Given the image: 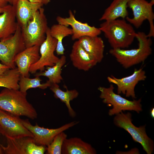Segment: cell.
Returning <instances> with one entry per match:
<instances>
[{
    "label": "cell",
    "mask_w": 154,
    "mask_h": 154,
    "mask_svg": "<svg viewBox=\"0 0 154 154\" xmlns=\"http://www.w3.org/2000/svg\"><path fill=\"white\" fill-rule=\"evenodd\" d=\"M103 32L112 48L123 49L131 44L136 37V33L132 25L125 19L106 21L100 25Z\"/></svg>",
    "instance_id": "cell-1"
},
{
    "label": "cell",
    "mask_w": 154,
    "mask_h": 154,
    "mask_svg": "<svg viewBox=\"0 0 154 154\" xmlns=\"http://www.w3.org/2000/svg\"><path fill=\"white\" fill-rule=\"evenodd\" d=\"M27 96V92L19 90L5 88L0 92V109L15 116L36 119L37 112Z\"/></svg>",
    "instance_id": "cell-2"
},
{
    "label": "cell",
    "mask_w": 154,
    "mask_h": 154,
    "mask_svg": "<svg viewBox=\"0 0 154 154\" xmlns=\"http://www.w3.org/2000/svg\"><path fill=\"white\" fill-rule=\"evenodd\" d=\"M135 38L138 41L137 48L130 50L112 48L109 51L110 54L125 68L143 62L151 53V38L142 32L136 33Z\"/></svg>",
    "instance_id": "cell-3"
},
{
    "label": "cell",
    "mask_w": 154,
    "mask_h": 154,
    "mask_svg": "<svg viewBox=\"0 0 154 154\" xmlns=\"http://www.w3.org/2000/svg\"><path fill=\"white\" fill-rule=\"evenodd\" d=\"M44 12V9L41 7L25 26L21 27L26 48L35 45L40 46L45 39L49 27Z\"/></svg>",
    "instance_id": "cell-4"
},
{
    "label": "cell",
    "mask_w": 154,
    "mask_h": 154,
    "mask_svg": "<svg viewBox=\"0 0 154 154\" xmlns=\"http://www.w3.org/2000/svg\"><path fill=\"white\" fill-rule=\"evenodd\" d=\"M114 89L112 84L108 88L100 86L98 88L100 92V97L103 99V102L112 107L108 112L110 116L116 115L125 110L135 111L138 113L142 111L141 99L128 100L114 93Z\"/></svg>",
    "instance_id": "cell-5"
},
{
    "label": "cell",
    "mask_w": 154,
    "mask_h": 154,
    "mask_svg": "<svg viewBox=\"0 0 154 154\" xmlns=\"http://www.w3.org/2000/svg\"><path fill=\"white\" fill-rule=\"evenodd\" d=\"M131 116L130 113H124L122 112L116 115L114 123L116 126L128 132L135 141L141 145L147 154H152L154 151V142L146 134L145 125L136 127L132 123Z\"/></svg>",
    "instance_id": "cell-6"
},
{
    "label": "cell",
    "mask_w": 154,
    "mask_h": 154,
    "mask_svg": "<svg viewBox=\"0 0 154 154\" xmlns=\"http://www.w3.org/2000/svg\"><path fill=\"white\" fill-rule=\"evenodd\" d=\"M25 48L21 27L18 23L12 36L0 41V60L10 69L14 68L16 67L14 62L16 56Z\"/></svg>",
    "instance_id": "cell-7"
},
{
    "label": "cell",
    "mask_w": 154,
    "mask_h": 154,
    "mask_svg": "<svg viewBox=\"0 0 154 154\" xmlns=\"http://www.w3.org/2000/svg\"><path fill=\"white\" fill-rule=\"evenodd\" d=\"M153 5L146 0H131L127 3L128 7L132 10L133 17H127L125 19L136 28L140 27L144 21L147 20L149 22L150 30L147 35L148 37L154 36V14L152 7Z\"/></svg>",
    "instance_id": "cell-8"
},
{
    "label": "cell",
    "mask_w": 154,
    "mask_h": 154,
    "mask_svg": "<svg viewBox=\"0 0 154 154\" xmlns=\"http://www.w3.org/2000/svg\"><path fill=\"white\" fill-rule=\"evenodd\" d=\"M21 119L0 109V133L6 138L33 137L32 133L23 124Z\"/></svg>",
    "instance_id": "cell-9"
},
{
    "label": "cell",
    "mask_w": 154,
    "mask_h": 154,
    "mask_svg": "<svg viewBox=\"0 0 154 154\" xmlns=\"http://www.w3.org/2000/svg\"><path fill=\"white\" fill-rule=\"evenodd\" d=\"M57 44L56 39L52 37L48 28L46 34V38L40 46V58L30 67L29 72L35 73L38 70H44L45 67L52 66L58 61L59 58L54 54Z\"/></svg>",
    "instance_id": "cell-10"
},
{
    "label": "cell",
    "mask_w": 154,
    "mask_h": 154,
    "mask_svg": "<svg viewBox=\"0 0 154 154\" xmlns=\"http://www.w3.org/2000/svg\"><path fill=\"white\" fill-rule=\"evenodd\" d=\"M21 120L23 125L33 135L34 142L38 145L46 146L50 144L57 134L74 126L79 122L74 121L58 128L49 129L39 126L37 123L33 125L28 119H21Z\"/></svg>",
    "instance_id": "cell-11"
},
{
    "label": "cell",
    "mask_w": 154,
    "mask_h": 154,
    "mask_svg": "<svg viewBox=\"0 0 154 154\" xmlns=\"http://www.w3.org/2000/svg\"><path fill=\"white\" fill-rule=\"evenodd\" d=\"M6 146L1 144L3 154H43L46 151V146L36 144L31 137L6 138Z\"/></svg>",
    "instance_id": "cell-12"
},
{
    "label": "cell",
    "mask_w": 154,
    "mask_h": 154,
    "mask_svg": "<svg viewBox=\"0 0 154 154\" xmlns=\"http://www.w3.org/2000/svg\"><path fill=\"white\" fill-rule=\"evenodd\" d=\"M146 78L145 71L141 68L135 69L133 74L129 76L118 78L111 75L107 77V80L110 83L117 86V94H123L126 97L135 98L136 86L139 81L145 80Z\"/></svg>",
    "instance_id": "cell-13"
},
{
    "label": "cell",
    "mask_w": 154,
    "mask_h": 154,
    "mask_svg": "<svg viewBox=\"0 0 154 154\" xmlns=\"http://www.w3.org/2000/svg\"><path fill=\"white\" fill-rule=\"evenodd\" d=\"M68 17L64 18L58 16L56 20L58 23L68 27L71 26L72 31V39L78 40L84 36H96L100 35L102 32L99 28L91 26L87 23H83L76 20L71 10L68 12Z\"/></svg>",
    "instance_id": "cell-14"
},
{
    "label": "cell",
    "mask_w": 154,
    "mask_h": 154,
    "mask_svg": "<svg viewBox=\"0 0 154 154\" xmlns=\"http://www.w3.org/2000/svg\"><path fill=\"white\" fill-rule=\"evenodd\" d=\"M40 46L35 45L26 48L16 56L14 62L21 76L29 77L30 67L40 58Z\"/></svg>",
    "instance_id": "cell-15"
},
{
    "label": "cell",
    "mask_w": 154,
    "mask_h": 154,
    "mask_svg": "<svg viewBox=\"0 0 154 154\" xmlns=\"http://www.w3.org/2000/svg\"><path fill=\"white\" fill-rule=\"evenodd\" d=\"M70 58L75 67L85 71H88L98 63L86 51L78 40L73 44Z\"/></svg>",
    "instance_id": "cell-16"
},
{
    "label": "cell",
    "mask_w": 154,
    "mask_h": 154,
    "mask_svg": "<svg viewBox=\"0 0 154 154\" xmlns=\"http://www.w3.org/2000/svg\"><path fill=\"white\" fill-rule=\"evenodd\" d=\"M18 25L14 6L8 5L6 9L0 15V41L12 36Z\"/></svg>",
    "instance_id": "cell-17"
},
{
    "label": "cell",
    "mask_w": 154,
    "mask_h": 154,
    "mask_svg": "<svg viewBox=\"0 0 154 154\" xmlns=\"http://www.w3.org/2000/svg\"><path fill=\"white\" fill-rule=\"evenodd\" d=\"M78 40L86 51L98 63L102 61L104 57L105 45L100 37L85 36Z\"/></svg>",
    "instance_id": "cell-18"
},
{
    "label": "cell",
    "mask_w": 154,
    "mask_h": 154,
    "mask_svg": "<svg viewBox=\"0 0 154 154\" xmlns=\"http://www.w3.org/2000/svg\"><path fill=\"white\" fill-rule=\"evenodd\" d=\"M14 6L17 22L21 27L25 26L33 17L43 5L32 3L28 0H19Z\"/></svg>",
    "instance_id": "cell-19"
},
{
    "label": "cell",
    "mask_w": 154,
    "mask_h": 154,
    "mask_svg": "<svg viewBox=\"0 0 154 154\" xmlns=\"http://www.w3.org/2000/svg\"><path fill=\"white\" fill-rule=\"evenodd\" d=\"M95 149L91 145L77 137L66 138L63 144L61 154H95Z\"/></svg>",
    "instance_id": "cell-20"
},
{
    "label": "cell",
    "mask_w": 154,
    "mask_h": 154,
    "mask_svg": "<svg viewBox=\"0 0 154 154\" xmlns=\"http://www.w3.org/2000/svg\"><path fill=\"white\" fill-rule=\"evenodd\" d=\"M131 0H114L106 8L100 19V21H109L128 16L127 3Z\"/></svg>",
    "instance_id": "cell-21"
},
{
    "label": "cell",
    "mask_w": 154,
    "mask_h": 154,
    "mask_svg": "<svg viewBox=\"0 0 154 154\" xmlns=\"http://www.w3.org/2000/svg\"><path fill=\"white\" fill-rule=\"evenodd\" d=\"M50 88L54 93V96L56 98L59 99L65 103L70 116L72 117H75L76 114L71 106L70 102L78 97L79 95L78 91L75 89L69 90L67 89L66 91H63L57 84H51Z\"/></svg>",
    "instance_id": "cell-22"
},
{
    "label": "cell",
    "mask_w": 154,
    "mask_h": 154,
    "mask_svg": "<svg viewBox=\"0 0 154 154\" xmlns=\"http://www.w3.org/2000/svg\"><path fill=\"white\" fill-rule=\"evenodd\" d=\"M66 62V56L64 55H62L54 65L46 67V70L37 73L35 76H45L48 78V81L51 84H58L63 80L61 75L62 68Z\"/></svg>",
    "instance_id": "cell-23"
},
{
    "label": "cell",
    "mask_w": 154,
    "mask_h": 154,
    "mask_svg": "<svg viewBox=\"0 0 154 154\" xmlns=\"http://www.w3.org/2000/svg\"><path fill=\"white\" fill-rule=\"evenodd\" d=\"M51 36L57 41L56 49L58 55L64 54L65 48L62 44V40L66 37L72 35V29L65 25L59 24H54L50 28Z\"/></svg>",
    "instance_id": "cell-24"
},
{
    "label": "cell",
    "mask_w": 154,
    "mask_h": 154,
    "mask_svg": "<svg viewBox=\"0 0 154 154\" xmlns=\"http://www.w3.org/2000/svg\"><path fill=\"white\" fill-rule=\"evenodd\" d=\"M20 76L17 67L9 69L0 75V87L19 90V82Z\"/></svg>",
    "instance_id": "cell-25"
},
{
    "label": "cell",
    "mask_w": 154,
    "mask_h": 154,
    "mask_svg": "<svg viewBox=\"0 0 154 154\" xmlns=\"http://www.w3.org/2000/svg\"><path fill=\"white\" fill-rule=\"evenodd\" d=\"M34 78L21 76L19 82V90L23 92H27L29 89L38 88L44 90L50 87L51 84L48 80L43 83H41L42 81L39 76H35Z\"/></svg>",
    "instance_id": "cell-26"
},
{
    "label": "cell",
    "mask_w": 154,
    "mask_h": 154,
    "mask_svg": "<svg viewBox=\"0 0 154 154\" xmlns=\"http://www.w3.org/2000/svg\"><path fill=\"white\" fill-rule=\"evenodd\" d=\"M67 138V135L64 131H62L57 134L50 144L47 146L46 154H61L63 144Z\"/></svg>",
    "instance_id": "cell-27"
},
{
    "label": "cell",
    "mask_w": 154,
    "mask_h": 154,
    "mask_svg": "<svg viewBox=\"0 0 154 154\" xmlns=\"http://www.w3.org/2000/svg\"><path fill=\"white\" fill-rule=\"evenodd\" d=\"M30 2L35 3H38L44 5H47L50 1V0H28Z\"/></svg>",
    "instance_id": "cell-28"
},
{
    "label": "cell",
    "mask_w": 154,
    "mask_h": 154,
    "mask_svg": "<svg viewBox=\"0 0 154 154\" xmlns=\"http://www.w3.org/2000/svg\"><path fill=\"white\" fill-rule=\"evenodd\" d=\"M9 69L8 66L3 64L0 63V75L3 74Z\"/></svg>",
    "instance_id": "cell-29"
},
{
    "label": "cell",
    "mask_w": 154,
    "mask_h": 154,
    "mask_svg": "<svg viewBox=\"0 0 154 154\" xmlns=\"http://www.w3.org/2000/svg\"><path fill=\"white\" fill-rule=\"evenodd\" d=\"M8 2L7 0H0V7H4L7 6Z\"/></svg>",
    "instance_id": "cell-30"
},
{
    "label": "cell",
    "mask_w": 154,
    "mask_h": 154,
    "mask_svg": "<svg viewBox=\"0 0 154 154\" xmlns=\"http://www.w3.org/2000/svg\"><path fill=\"white\" fill-rule=\"evenodd\" d=\"M18 0H7L8 2H9L12 4L13 5H15Z\"/></svg>",
    "instance_id": "cell-31"
},
{
    "label": "cell",
    "mask_w": 154,
    "mask_h": 154,
    "mask_svg": "<svg viewBox=\"0 0 154 154\" xmlns=\"http://www.w3.org/2000/svg\"><path fill=\"white\" fill-rule=\"evenodd\" d=\"M7 5L4 7H0V14L3 13L5 10Z\"/></svg>",
    "instance_id": "cell-32"
},
{
    "label": "cell",
    "mask_w": 154,
    "mask_h": 154,
    "mask_svg": "<svg viewBox=\"0 0 154 154\" xmlns=\"http://www.w3.org/2000/svg\"><path fill=\"white\" fill-rule=\"evenodd\" d=\"M154 108H152L150 110V114L151 116L153 118H154Z\"/></svg>",
    "instance_id": "cell-33"
},
{
    "label": "cell",
    "mask_w": 154,
    "mask_h": 154,
    "mask_svg": "<svg viewBox=\"0 0 154 154\" xmlns=\"http://www.w3.org/2000/svg\"><path fill=\"white\" fill-rule=\"evenodd\" d=\"M3 154V153L1 147V144L0 143V154Z\"/></svg>",
    "instance_id": "cell-34"
},
{
    "label": "cell",
    "mask_w": 154,
    "mask_h": 154,
    "mask_svg": "<svg viewBox=\"0 0 154 154\" xmlns=\"http://www.w3.org/2000/svg\"><path fill=\"white\" fill-rule=\"evenodd\" d=\"M150 2L153 5L154 4V0H151Z\"/></svg>",
    "instance_id": "cell-35"
}]
</instances>
